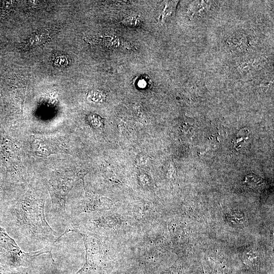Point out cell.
<instances>
[{
	"label": "cell",
	"instance_id": "7a4b0ae2",
	"mask_svg": "<svg viewBox=\"0 0 274 274\" xmlns=\"http://www.w3.org/2000/svg\"><path fill=\"white\" fill-rule=\"evenodd\" d=\"M0 274H39L29 267H11L0 263Z\"/></svg>",
	"mask_w": 274,
	"mask_h": 274
},
{
	"label": "cell",
	"instance_id": "3957f363",
	"mask_svg": "<svg viewBox=\"0 0 274 274\" xmlns=\"http://www.w3.org/2000/svg\"><path fill=\"white\" fill-rule=\"evenodd\" d=\"M138 18H128V19L124 20V24L126 25L135 26L138 25L140 21L137 19Z\"/></svg>",
	"mask_w": 274,
	"mask_h": 274
},
{
	"label": "cell",
	"instance_id": "6da1fadb",
	"mask_svg": "<svg viewBox=\"0 0 274 274\" xmlns=\"http://www.w3.org/2000/svg\"><path fill=\"white\" fill-rule=\"evenodd\" d=\"M45 199L29 191L10 210L12 221L26 243L49 249L58 240V234L47 221Z\"/></svg>",
	"mask_w": 274,
	"mask_h": 274
}]
</instances>
